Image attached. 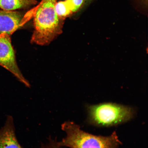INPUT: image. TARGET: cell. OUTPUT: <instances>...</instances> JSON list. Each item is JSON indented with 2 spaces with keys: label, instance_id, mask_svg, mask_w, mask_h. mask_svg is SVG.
Here are the masks:
<instances>
[{
  "label": "cell",
  "instance_id": "1",
  "mask_svg": "<svg viewBox=\"0 0 148 148\" xmlns=\"http://www.w3.org/2000/svg\"><path fill=\"white\" fill-rule=\"evenodd\" d=\"M57 0H42L34 14V30L32 43L40 45L49 44L62 32V20L55 9Z\"/></svg>",
  "mask_w": 148,
  "mask_h": 148
},
{
  "label": "cell",
  "instance_id": "5",
  "mask_svg": "<svg viewBox=\"0 0 148 148\" xmlns=\"http://www.w3.org/2000/svg\"><path fill=\"white\" fill-rule=\"evenodd\" d=\"M24 18L18 12L0 10V34H12L25 23Z\"/></svg>",
  "mask_w": 148,
  "mask_h": 148
},
{
  "label": "cell",
  "instance_id": "8",
  "mask_svg": "<svg viewBox=\"0 0 148 148\" xmlns=\"http://www.w3.org/2000/svg\"><path fill=\"white\" fill-rule=\"evenodd\" d=\"M55 9L57 15L63 20L72 12L71 7L66 0L56 3Z\"/></svg>",
  "mask_w": 148,
  "mask_h": 148
},
{
  "label": "cell",
  "instance_id": "10",
  "mask_svg": "<svg viewBox=\"0 0 148 148\" xmlns=\"http://www.w3.org/2000/svg\"><path fill=\"white\" fill-rule=\"evenodd\" d=\"M85 1V0H84ZM87 2H89V1H92V0H85Z\"/></svg>",
  "mask_w": 148,
  "mask_h": 148
},
{
  "label": "cell",
  "instance_id": "3",
  "mask_svg": "<svg viewBox=\"0 0 148 148\" xmlns=\"http://www.w3.org/2000/svg\"><path fill=\"white\" fill-rule=\"evenodd\" d=\"M88 110L89 121L99 126H112L125 123L132 119L134 114L131 107L111 103L90 105Z\"/></svg>",
  "mask_w": 148,
  "mask_h": 148
},
{
  "label": "cell",
  "instance_id": "4",
  "mask_svg": "<svg viewBox=\"0 0 148 148\" xmlns=\"http://www.w3.org/2000/svg\"><path fill=\"white\" fill-rule=\"evenodd\" d=\"M0 65L12 73L18 81L27 88L31 85L18 67L10 36L0 34Z\"/></svg>",
  "mask_w": 148,
  "mask_h": 148
},
{
  "label": "cell",
  "instance_id": "2",
  "mask_svg": "<svg viewBox=\"0 0 148 148\" xmlns=\"http://www.w3.org/2000/svg\"><path fill=\"white\" fill-rule=\"evenodd\" d=\"M66 136L56 143L57 147L71 148H117L122 143L114 131L110 136H96L86 133L74 122H64L61 125Z\"/></svg>",
  "mask_w": 148,
  "mask_h": 148
},
{
  "label": "cell",
  "instance_id": "7",
  "mask_svg": "<svg viewBox=\"0 0 148 148\" xmlns=\"http://www.w3.org/2000/svg\"><path fill=\"white\" fill-rule=\"evenodd\" d=\"M36 3V0H0V8L5 10L14 11L27 8Z\"/></svg>",
  "mask_w": 148,
  "mask_h": 148
},
{
  "label": "cell",
  "instance_id": "6",
  "mask_svg": "<svg viewBox=\"0 0 148 148\" xmlns=\"http://www.w3.org/2000/svg\"><path fill=\"white\" fill-rule=\"evenodd\" d=\"M22 147L16 136L14 118L9 115L4 126L0 129V148Z\"/></svg>",
  "mask_w": 148,
  "mask_h": 148
},
{
  "label": "cell",
  "instance_id": "9",
  "mask_svg": "<svg viewBox=\"0 0 148 148\" xmlns=\"http://www.w3.org/2000/svg\"><path fill=\"white\" fill-rule=\"evenodd\" d=\"M71 7L72 12H75L80 8L84 0H66Z\"/></svg>",
  "mask_w": 148,
  "mask_h": 148
}]
</instances>
